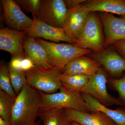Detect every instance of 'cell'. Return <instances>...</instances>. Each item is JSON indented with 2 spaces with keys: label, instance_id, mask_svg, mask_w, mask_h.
I'll use <instances>...</instances> for the list:
<instances>
[{
  "label": "cell",
  "instance_id": "obj_1",
  "mask_svg": "<svg viewBox=\"0 0 125 125\" xmlns=\"http://www.w3.org/2000/svg\"><path fill=\"white\" fill-rule=\"evenodd\" d=\"M39 91L27 83L17 95L14 103L10 122L12 125H32L42 111Z\"/></svg>",
  "mask_w": 125,
  "mask_h": 125
},
{
  "label": "cell",
  "instance_id": "obj_2",
  "mask_svg": "<svg viewBox=\"0 0 125 125\" xmlns=\"http://www.w3.org/2000/svg\"><path fill=\"white\" fill-rule=\"evenodd\" d=\"M60 91L50 94L39 92L42 97V110L69 108L86 113L92 112L81 93L70 91L62 87Z\"/></svg>",
  "mask_w": 125,
  "mask_h": 125
},
{
  "label": "cell",
  "instance_id": "obj_3",
  "mask_svg": "<svg viewBox=\"0 0 125 125\" xmlns=\"http://www.w3.org/2000/svg\"><path fill=\"white\" fill-rule=\"evenodd\" d=\"M35 39L46 50L52 65L57 67L62 72L72 60L91 54L92 52L90 49L81 48L71 43L51 42L40 38Z\"/></svg>",
  "mask_w": 125,
  "mask_h": 125
},
{
  "label": "cell",
  "instance_id": "obj_4",
  "mask_svg": "<svg viewBox=\"0 0 125 125\" xmlns=\"http://www.w3.org/2000/svg\"><path fill=\"white\" fill-rule=\"evenodd\" d=\"M25 73L27 83L39 92L54 93L62 87L59 77L62 72L57 67L46 69L35 66Z\"/></svg>",
  "mask_w": 125,
  "mask_h": 125
},
{
  "label": "cell",
  "instance_id": "obj_5",
  "mask_svg": "<svg viewBox=\"0 0 125 125\" xmlns=\"http://www.w3.org/2000/svg\"><path fill=\"white\" fill-rule=\"evenodd\" d=\"M103 25L98 13L90 12L85 26L75 46L89 49L95 52H100L104 49L105 35Z\"/></svg>",
  "mask_w": 125,
  "mask_h": 125
},
{
  "label": "cell",
  "instance_id": "obj_6",
  "mask_svg": "<svg viewBox=\"0 0 125 125\" xmlns=\"http://www.w3.org/2000/svg\"><path fill=\"white\" fill-rule=\"evenodd\" d=\"M106 72L101 67L95 73L90 76L88 83L81 93L90 94L107 107L113 105L125 107V104L122 101L108 92Z\"/></svg>",
  "mask_w": 125,
  "mask_h": 125
},
{
  "label": "cell",
  "instance_id": "obj_7",
  "mask_svg": "<svg viewBox=\"0 0 125 125\" xmlns=\"http://www.w3.org/2000/svg\"><path fill=\"white\" fill-rule=\"evenodd\" d=\"M68 11L64 0H42L37 18L48 25L63 28Z\"/></svg>",
  "mask_w": 125,
  "mask_h": 125
},
{
  "label": "cell",
  "instance_id": "obj_8",
  "mask_svg": "<svg viewBox=\"0 0 125 125\" xmlns=\"http://www.w3.org/2000/svg\"><path fill=\"white\" fill-rule=\"evenodd\" d=\"M4 22L7 28L16 31L29 33L33 20L25 14L15 0H1Z\"/></svg>",
  "mask_w": 125,
  "mask_h": 125
},
{
  "label": "cell",
  "instance_id": "obj_9",
  "mask_svg": "<svg viewBox=\"0 0 125 125\" xmlns=\"http://www.w3.org/2000/svg\"><path fill=\"white\" fill-rule=\"evenodd\" d=\"M98 14L104 30V49L115 42L125 39V16L118 18L107 13L99 12Z\"/></svg>",
  "mask_w": 125,
  "mask_h": 125
},
{
  "label": "cell",
  "instance_id": "obj_10",
  "mask_svg": "<svg viewBox=\"0 0 125 125\" xmlns=\"http://www.w3.org/2000/svg\"><path fill=\"white\" fill-rule=\"evenodd\" d=\"M28 33L8 28L0 30V49L11 54L12 57L25 58L23 43Z\"/></svg>",
  "mask_w": 125,
  "mask_h": 125
},
{
  "label": "cell",
  "instance_id": "obj_11",
  "mask_svg": "<svg viewBox=\"0 0 125 125\" xmlns=\"http://www.w3.org/2000/svg\"><path fill=\"white\" fill-rule=\"evenodd\" d=\"M33 24L28 36L36 38H42L52 42H60L74 45L75 42L67 35L64 30L48 25L41 21L36 16L33 17Z\"/></svg>",
  "mask_w": 125,
  "mask_h": 125
},
{
  "label": "cell",
  "instance_id": "obj_12",
  "mask_svg": "<svg viewBox=\"0 0 125 125\" xmlns=\"http://www.w3.org/2000/svg\"><path fill=\"white\" fill-rule=\"evenodd\" d=\"M90 13L84 3L69 10L63 29L75 42L85 26Z\"/></svg>",
  "mask_w": 125,
  "mask_h": 125
},
{
  "label": "cell",
  "instance_id": "obj_13",
  "mask_svg": "<svg viewBox=\"0 0 125 125\" xmlns=\"http://www.w3.org/2000/svg\"><path fill=\"white\" fill-rule=\"evenodd\" d=\"M92 57L112 76H118L125 71V58L113 48L109 47L101 52H95Z\"/></svg>",
  "mask_w": 125,
  "mask_h": 125
},
{
  "label": "cell",
  "instance_id": "obj_14",
  "mask_svg": "<svg viewBox=\"0 0 125 125\" xmlns=\"http://www.w3.org/2000/svg\"><path fill=\"white\" fill-rule=\"evenodd\" d=\"M23 47L25 57L31 60L36 66L46 69L53 67L46 50L35 38L28 35L24 40Z\"/></svg>",
  "mask_w": 125,
  "mask_h": 125
},
{
  "label": "cell",
  "instance_id": "obj_15",
  "mask_svg": "<svg viewBox=\"0 0 125 125\" xmlns=\"http://www.w3.org/2000/svg\"><path fill=\"white\" fill-rule=\"evenodd\" d=\"M71 122H76L81 125H117L103 113L100 111L86 113L74 109H65Z\"/></svg>",
  "mask_w": 125,
  "mask_h": 125
},
{
  "label": "cell",
  "instance_id": "obj_16",
  "mask_svg": "<svg viewBox=\"0 0 125 125\" xmlns=\"http://www.w3.org/2000/svg\"><path fill=\"white\" fill-rule=\"evenodd\" d=\"M101 65L94 59L84 56L80 57L70 62L62 70L66 74H79L92 76L101 67Z\"/></svg>",
  "mask_w": 125,
  "mask_h": 125
},
{
  "label": "cell",
  "instance_id": "obj_17",
  "mask_svg": "<svg viewBox=\"0 0 125 125\" xmlns=\"http://www.w3.org/2000/svg\"><path fill=\"white\" fill-rule=\"evenodd\" d=\"M84 100L92 112L100 111L111 119L117 125H125V108L110 109L100 103L97 99L88 94L81 93Z\"/></svg>",
  "mask_w": 125,
  "mask_h": 125
},
{
  "label": "cell",
  "instance_id": "obj_18",
  "mask_svg": "<svg viewBox=\"0 0 125 125\" xmlns=\"http://www.w3.org/2000/svg\"><path fill=\"white\" fill-rule=\"evenodd\" d=\"M84 4L90 12L125 16V0H90L86 1Z\"/></svg>",
  "mask_w": 125,
  "mask_h": 125
},
{
  "label": "cell",
  "instance_id": "obj_19",
  "mask_svg": "<svg viewBox=\"0 0 125 125\" xmlns=\"http://www.w3.org/2000/svg\"><path fill=\"white\" fill-rule=\"evenodd\" d=\"M39 117L43 125H71L65 109L42 110Z\"/></svg>",
  "mask_w": 125,
  "mask_h": 125
},
{
  "label": "cell",
  "instance_id": "obj_20",
  "mask_svg": "<svg viewBox=\"0 0 125 125\" xmlns=\"http://www.w3.org/2000/svg\"><path fill=\"white\" fill-rule=\"evenodd\" d=\"M62 87L66 89L81 93L89 80V76L83 75L66 74L62 72L59 75Z\"/></svg>",
  "mask_w": 125,
  "mask_h": 125
},
{
  "label": "cell",
  "instance_id": "obj_21",
  "mask_svg": "<svg viewBox=\"0 0 125 125\" xmlns=\"http://www.w3.org/2000/svg\"><path fill=\"white\" fill-rule=\"evenodd\" d=\"M0 88L13 98H16L17 95L11 85L9 65L4 60L0 62Z\"/></svg>",
  "mask_w": 125,
  "mask_h": 125
},
{
  "label": "cell",
  "instance_id": "obj_22",
  "mask_svg": "<svg viewBox=\"0 0 125 125\" xmlns=\"http://www.w3.org/2000/svg\"><path fill=\"white\" fill-rule=\"evenodd\" d=\"M15 99L0 90V117L6 121L10 122Z\"/></svg>",
  "mask_w": 125,
  "mask_h": 125
},
{
  "label": "cell",
  "instance_id": "obj_23",
  "mask_svg": "<svg viewBox=\"0 0 125 125\" xmlns=\"http://www.w3.org/2000/svg\"><path fill=\"white\" fill-rule=\"evenodd\" d=\"M9 69L11 85L17 96L27 83L26 74L25 72L16 69L9 65Z\"/></svg>",
  "mask_w": 125,
  "mask_h": 125
},
{
  "label": "cell",
  "instance_id": "obj_24",
  "mask_svg": "<svg viewBox=\"0 0 125 125\" xmlns=\"http://www.w3.org/2000/svg\"><path fill=\"white\" fill-rule=\"evenodd\" d=\"M16 2L20 8L31 13L33 17H37L40 10L41 0H16Z\"/></svg>",
  "mask_w": 125,
  "mask_h": 125
},
{
  "label": "cell",
  "instance_id": "obj_25",
  "mask_svg": "<svg viewBox=\"0 0 125 125\" xmlns=\"http://www.w3.org/2000/svg\"><path fill=\"white\" fill-rule=\"evenodd\" d=\"M109 81L125 104V76L120 79L109 78Z\"/></svg>",
  "mask_w": 125,
  "mask_h": 125
},
{
  "label": "cell",
  "instance_id": "obj_26",
  "mask_svg": "<svg viewBox=\"0 0 125 125\" xmlns=\"http://www.w3.org/2000/svg\"><path fill=\"white\" fill-rule=\"evenodd\" d=\"M35 66L31 60L25 57L22 60L21 69L23 71L26 72L31 70Z\"/></svg>",
  "mask_w": 125,
  "mask_h": 125
},
{
  "label": "cell",
  "instance_id": "obj_27",
  "mask_svg": "<svg viewBox=\"0 0 125 125\" xmlns=\"http://www.w3.org/2000/svg\"><path fill=\"white\" fill-rule=\"evenodd\" d=\"M112 45L115 50L125 57V39L115 42Z\"/></svg>",
  "mask_w": 125,
  "mask_h": 125
},
{
  "label": "cell",
  "instance_id": "obj_28",
  "mask_svg": "<svg viewBox=\"0 0 125 125\" xmlns=\"http://www.w3.org/2000/svg\"><path fill=\"white\" fill-rule=\"evenodd\" d=\"M68 10L77 7L86 2L85 0H64Z\"/></svg>",
  "mask_w": 125,
  "mask_h": 125
},
{
  "label": "cell",
  "instance_id": "obj_29",
  "mask_svg": "<svg viewBox=\"0 0 125 125\" xmlns=\"http://www.w3.org/2000/svg\"><path fill=\"white\" fill-rule=\"evenodd\" d=\"M22 59L16 57H12L11 60L8 65L14 69L21 70V61Z\"/></svg>",
  "mask_w": 125,
  "mask_h": 125
},
{
  "label": "cell",
  "instance_id": "obj_30",
  "mask_svg": "<svg viewBox=\"0 0 125 125\" xmlns=\"http://www.w3.org/2000/svg\"><path fill=\"white\" fill-rule=\"evenodd\" d=\"M0 125H12L11 122H9L0 117Z\"/></svg>",
  "mask_w": 125,
  "mask_h": 125
},
{
  "label": "cell",
  "instance_id": "obj_31",
  "mask_svg": "<svg viewBox=\"0 0 125 125\" xmlns=\"http://www.w3.org/2000/svg\"><path fill=\"white\" fill-rule=\"evenodd\" d=\"M71 125H81L79 123H77L76 122H72Z\"/></svg>",
  "mask_w": 125,
  "mask_h": 125
},
{
  "label": "cell",
  "instance_id": "obj_32",
  "mask_svg": "<svg viewBox=\"0 0 125 125\" xmlns=\"http://www.w3.org/2000/svg\"><path fill=\"white\" fill-rule=\"evenodd\" d=\"M39 125V124L38 123H37V122H35L33 125Z\"/></svg>",
  "mask_w": 125,
  "mask_h": 125
}]
</instances>
